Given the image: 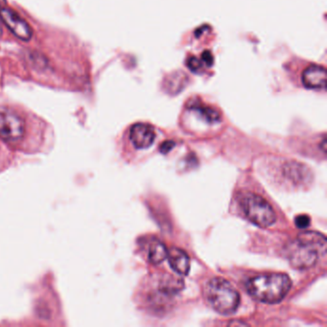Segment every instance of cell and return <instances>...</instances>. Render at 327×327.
Here are the masks:
<instances>
[{
	"label": "cell",
	"instance_id": "cell-17",
	"mask_svg": "<svg viewBox=\"0 0 327 327\" xmlns=\"http://www.w3.org/2000/svg\"><path fill=\"white\" fill-rule=\"evenodd\" d=\"M322 146H323V152H327V138L326 137H324L323 142H322Z\"/></svg>",
	"mask_w": 327,
	"mask_h": 327
},
{
	"label": "cell",
	"instance_id": "cell-18",
	"mask_svg": "<svg viewBox=\"0 0 327 327\" xmlns=\"http://www.w3.org/2000/svg\"><path fill=\"white\" fill-rule=\"evenodd\" d=\"M6 4V0H0V8H3Z\"/></svg>",
	"mask_w": 327,
	"mask_h": 327
},
{
	"label": "cell",
	"instance_id": "cell-11",
	"mask_svg": "<svg viewBox=\"0 0 327 327\" xmlns=\"http://www.w3.org/2000/svg\"><path fill=\"white\" fill-rule=\"evenodd\" d=\"M167 253H168V250L166 246L161 242H156L150 246L149 253H148L149 261L155 265L160 264L165 260V258L167 257Z\"/></svg>",
	"mask_w": 327,
	"mask_h": 327
},
{
	"label": "cell",
	"instance_id": "cell-19",
	"mask_svg": "<svg viewBox=\"0 0 327 327\" xmlns=\"http://www.w3.org/2000/svg\"><path fill=\"white\" fill-rule=\"evenodd\" d=\"M0 34H1V27H0Z\"/></svg>",
	"mask_w": 327,
	"mask_h": 327
},
{
	"label": "cell",
	"instance_id": "cell-1",
	"mask_svg": "<svg viewBox=\"0 0 327 327\" xmlns=\"http://www.w3.org/2000/svg\"><path fill=\"white\" fill-rule=\"evenodd\" d=\"M290 264L296 269L313 267L327 253V238L318 232L300 234L286 249Z\"/></svg>",
	"mask_w": 327,
	"mask_h": 327
},
{
	"label": "cell",
	"instance_id": "cell-6",
	"mask_svg": "<svg viewBox=\"0 0 327 327\" xmlns=\"http://www.w3.org/2000/svg\"><path fill=\"white\" fill-rule=\"evenodd\" d=\"M0 19L8 29L21 41H29L32 37V29L27 22L14 11L0 8Z\"/></svg>",
	"mask_w": 327,
	"mask_h": 327
},
{
	"label": "cell",
	"instance_id": "cell-16",
	"mask_svg": "<svg viewBox=\"0 0 327 327\" xmlns=\"http://www.w3.org/2000/svg\"><path fill=\"white\" fill-rule=\"evenodd\" d=\"M203 59L204 60V61L208 64V65H211L212 63V55L210 54V52L206 51L203 54Z\"/></svg>",
	"mask_w": 327,
	"mask_h": 327
},
{
	"label": "cell",
	"instance_id": "cell-3",
	"mask_svg": "<svg viewBox=\"0 0 327 327\" xmlns=\"http://www.w3.org/2000/svg\"><path fill=\"white\" fill-rule=\"evenodd\" d=\"M204 294L211 307L222 315L234 313L240 303V295L237 290L221 277H215L206 284Z\"/></svg>",
	"mask_w": 327,
	"mask_h": 327
},
{
	"label": "cell",
	"instance_id": "cell-13",
	"mask_svg": "<svg viewBox=\"0 0 327 327\" xmlns=\"http://www.w3.org/2000/svg\"><path fill=\"white\" fill-rule=\"evenodd\" d=\"M310 217L308 215H305V214H301V215H299L296 220H295V223H296V225L299 227V228H305L307 226H309L310 225Z\"/></svg>",
	"mask_w": 327,
	"mask_h": 327
},
{
	"label": "cell",
	"instance_id": "cell-9",
	"mask_svg": "<svg viewBox=\"0 0 327 327\" xmlns=\"http://www.w3.org/2000/svg\"><path fill=\"white\" fill-rule=\"evenodd\" d=\"M171 268L179 274L186 275L190 270V260L188 255L182 249L173 247L167 253Z\"/></svg>",
	"mask_w": 327,
	"mask_h": 327
},
{
	"label": "cell",
	"instance_id": "cell-4",
	"mask_svg": "<svg viewBox=\"0 0 327 327\" xmlns=\"http://www.w3.org/2000/svg\"><path fill=\"white\" fill-rule=\"evenodd\" d=\"M243 211L247 219L260 227H268L275 222V212L262 197L249 193L241 202Z\"/></svg>",
	"mask_w": 327,
	"mask_h": 327
},
{
	"label": "cell",
	"instance_id": "cell-8",
	"mask_svg": "<svg viewBox=\"0 0 327 327\" xmlns=\"http://www.w3.org/2000/svg\"><path fill=\"white\" fill-rule=\"evenodd\" d=\"M130 137L137 149H146L149 148L156 139V133L148 124L137 123L131 128Z\"/></svg>",
	"mask_w": 327,
	"mask_h": 327
},
{
	"label": "cell",
	"instance_id": "cell-14",
	"mask_svg": "<svg viewBox=\"0 0 327 327\" xmlns=\"http://www.w3.org/2000/svg\"><path fill=\"white\" fill-rule=\"evenodd\" d=\"M187 66L190 68L192 71L197 72L202 68V62L195 57H190L187 61Z\"/></svg>",
	"mask_w": 327,
	"mask_h": 327
},
{
	"label": "cell",
	"instance_id": "cell-10",
	"mask_svg": "<svg viewBox=\"0 0 327 327\" xmlns=\"http://www.w3.org/2000/svg\"><path fill=\"white\" fill-rule=\"evenodd\" d=\"M308 174L309 173L306 172V168L301 164H290L285 167V176L295 184L303 183L306 178L309 177Z\"/></svg>",
	"mask_w": 327,
	"mask_h": 327
},
{
	"label": "cell",
	"instance_id": "cell-5",
	"mask_svg": "<svg viewBox=\"0 0 327 327\" xmlns=\"http://www.w3.org/2000/svg\"><path fill=\"white\" fill-rule=\"evenodd\" d=\"M25 125L16 113L0 111V137L10 143H19L24 137Z\"/></svg>",
	"mask_w": 327,
	"mask_h": 327
},
{
	"label": "cell",
	"instance_id": "cell-12",
	"mask_svg": "<svg viewBox=\"0 0 327 327\" xmlns=\"http://www.w3.org/2000/svg\"><path fill=\"white\" fill-rule=\"evenodd\" d=\"M191 110L196 112L199 116H201L203 119H204L208 123H215L220 121V113L217 110H215L212 108L206 107V106H200V105H195L191 107Z\"/></svg>",
	"mask_w": 327,
	"mask_h": 327
},
{
	"label": "cell",
	"instance_id": "cell-15",
	"mask_svg": "<svg viewBox=\"0 0 327 327\" xmlns=\"http://www.w3.org/2000/svg\"><path fill=\"white\" fill-rule=\"evenodd\" d=\"M174 146H175V142H173V141H165V142H164L162 144V146H161V152L163 154H167V153H169L172 150V148Z\"/></svg>",
	"mask_w": 327,
	"mask_h": 327
},
{
	"label": "cell",
	"instance_id": "cell-7",
	"mask_svg": "<svg viewBox=\"0 0 327 327\" xmlns=\"http://www.w3.org/2000/svg\"><path fill=\"white\" fill-rule=\"evenodd\" d=\"M327 70L324 66L312 64L304 69L301 75L303 85L309 89H321L327 85Z\"/></svg>",
	"mask_w": 327,
	"mask_h": 327
},
{
	"label": "cell",
	"instance_id": "cell-2",
	"mask_svg": "<svg viewBox=\"0 0 327 327\" xmlns=\"http://www.w3.org/2000/svg\"><path fill=\"white\" fill-rule=\"evenodd\" d=\"M291 286L292 281L287 274L269 273L250 278L246 283V290L255 300L274 304L286 297Z\"/></svg>",
	"mask_w": 327,
	"mask_h": 327
}]
</instances>
